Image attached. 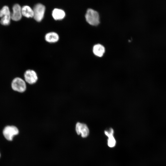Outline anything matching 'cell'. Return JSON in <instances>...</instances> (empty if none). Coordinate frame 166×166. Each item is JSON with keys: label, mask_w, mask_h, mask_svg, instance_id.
<instances>
[{"label": "cell", "mask_w": 166, "mask_h": 166, "mask_svg": "<svg viewBox=\"0 0 166 166\" xmlns=\"http://www.w3.org/2000/svg\"><path fill=\"white\" fill-rule=\"evenodd\" d=\"M85 18L86 21L90 25L96 26L100 23L99 14L93 9H89L87 10Z\"/></svg>", "instance_id": "1"}, {"label": "cell", "mask_w": 166, "mask_h": 166, "mask_svg": "<svg viewBox=\"0 0 166 166\" xmlns=\"http://www.w3.org/2000/svg\"><path fill=\"white\" fill-rule=\"evenodd\" d=\"M11 87L14 91L19 93H23L26 89V81L19 77H16L13 80L11 83Z\"/></svg>", "instance_id": "2"}, {"label": "cell", "mask_w": 166, "mask_h": 166, "mask_svg": "<svg viewBox=\"0 0 166 166\" xmlns=\"http://www.w3.org/2000/svg\"><path fill=\"white\" fill-rule=\"evenodd\" d=\"M18 128L14 125H7L3 130V134L5 138L7 140L11 141L13 137L19 133Z\"/></svg>", "instance_id": "3"}, {"label": "cell", "mask_w": 166, "mask_h": 166, "mask_svg": "<svg viewBox=\"0 0 166 166\" xmlns=\"http://www.w3.org/2000/svg\"><path fill=\"white\" fill-rule=\"evenodd\" d=\"M11 13L9 7L4 6L0 10V17L1 24L4 26H7L10 24L11 19Z\"/></svg>", "instance_id": "4"}, {"label": "cell", "mask_w": 166, "mask_h": 166, "mask_svg": "<svg viewBox=\"0 0 166 166\" xmlns=\"http://www.w3.org/2000/svg\"><path fill=\"white\" fill-rule=\"evenodd\" d=\"M34 11L33 18L37 21H41L43 18L45 10V6L41 4H38L33 9Z\"/></svg>", "instance_id": "5"}, {"label": "cell", "mask_w": 166, "mask_h": 166, "mask_svg": "<svg viewBox=\"0 0 166 166\" xmlns=\"http://www.w3.org/2000/svg\"><path fill=\"white\" fill-rule=\"evenodd\" d=\"M75 130L78 135H81L83 138H86L89 135V128L86 124L79 122H77L75 126Z\"/></svg>", "instance_id": "6"}, {"label": "cell", "mask_w": 166, "mask_h": 166, "mask_svg": "<svg viewBox=\"0 0 166 166\" xmlns=\"http://www.w3.org/2000/svg\"><path fill=\"white\" fill-rule=\"evenodd\" d=\"M24 77L26 82L31 85L35 83L38 80V76L36 73L32 69H28L25 71Z\"/></svg>", "instance_id": "7"}, {"label": "cell", "mask_w": 166, "mask_h": 166, "mask_svg": "<svg viewBox=\"0 0 166 166\" xmlns=\"http://www.w3.org/2000/svg\"><path fill=\"white\" fill-rule=\"evenodd\" d=\"M13 12L11 13V19L14 21H17L22 18V7L18 4H14L12 7Z\"/></svg>", "instance_id": "8"}, {"label": "cell", "mask_w": 166, "mask_h": 166, "mask_svg": "<svg viewBox=\"0 0 166 166\" xmlns=\"http://www.w3.org/2000/svg\"><path fill=\"white\" fill-rule=\"evenodd\" d=\"M59 36L58 34L54 32H51L47 33L45 35V40L50 43L57 42L59 39Z\"/></svg>", "instance_id": "9"}, {"label": "cell", "mask_w": 166, "mask_h": 166, "mask_svg": "<svg viewBox=\"0 0 166 166\" xmlns=\"http://www.w3.org/2000/svg\"><path fill=\"white\" fill-rule=\"evenodd\" d=\"M93 51L95 55L101 57L103 56L105 50V47L102 45L97 44L94 46Z\"/></svg>", "instance_id": "10"}, {"label": "cell", "mask_w": 166, "mask_h": 166, "mask_svg": "<svg viewBox=\"0 0 166 166\" xmlns=\"http://www.w3.org/2000/svg\"><path fill=\"white\" fill-rule=\"evenodd\" d=\"M52 15L55 20H61L65 17V13L64 11L61 9H55L53 11Z\"/></svg>", "instance_id": "11"}, {"label": "cell", "mask_w": 166, "mask_h": 166, "mask_svg": "<svg viewBox=\"0 0 166 166\" xmlns=\"http://www.w3.org/2000/svg\"><path fill=\"white\" fill-rule=\"evenodd\" d=\"M22 16L26 18H32L34 16L33 9L28 6H24L22 7Z\"/></svg>", "instance_id": "12"}, {"label": "cell", "mask_w": 166, "mask_h": 166, "mask_svg": "<svg viewBox=\"0 0 166 166\" xmlns=\"http://www.w3.org/2000/svg\"><path fill=\"white\" fill-rule=\"evenodd\" d=\"M113 134H110L106 135L108 138L107 141V144L110 148H113L116 144V140L114 137Z\"/></svg>", "instance_id": "13"}, {"label": "cell", "mask_w": 166, "mask_h": 166, "mask_svg": "<svg viewBox=\"0 0 166 166\" xmlns=\"http://www.w3.org/2000/svg\"></svg>", "instance_id": "14"}]
</instances>
